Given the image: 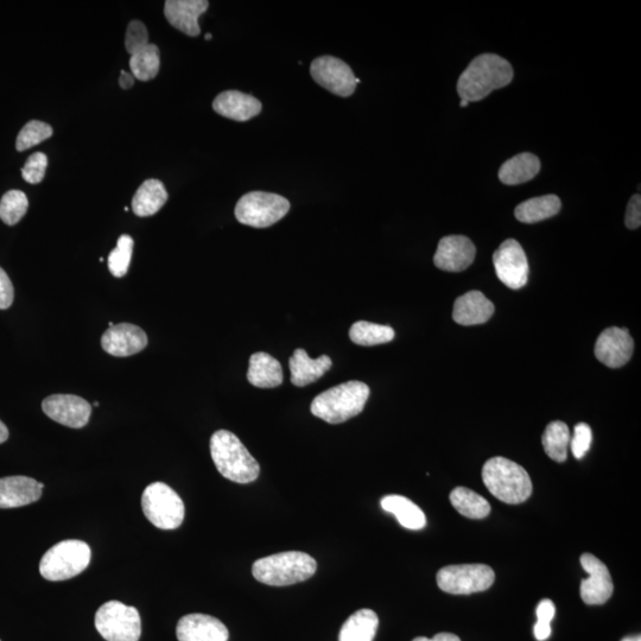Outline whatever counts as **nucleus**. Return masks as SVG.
Instances as JSON below:
<instances>
[{
	"label": "nucleus",
	"mask_w": 641,
	"mask_h": 641,
	"mask_svg": "<svg viewBox=\"0 0 641 641\" xmlns=\"http://www.w3.org/2000/svg\"><path fill=\"white\" fill-rule=\"evenodd\" d=\"M513 75L510 62L503 57L494 54L475 57L458 82L461 100L475 103L485 99L493 91L511 84Z\"/></svg>",
	"instance_id": "nucleus-1"
},
{
	"label": "nucleus",
	"mask_w": 641,
	"mask_h": 641,
	"mask_svg": "<svg viewBox=\"0 0 641 641\" xmlns=\"http://www.w3.org/2000/svg\"><path fill=\"white\" fill-rule=\"evenodd\" d=\"M211 454L222 477L237 484H250L258 479L259 463L231 431L219 430L213 434Z\"/></svg>",
	"instance_id": "nucleus-2"
},
{
	"label": "nucleus",
	"mask_w": 641,
	"mask_h": 641,
	"mask_svg": "<svg viewBox=\"0 0 641 641\" xmlns=\"http://www.w3.org/2000/svg\"><path fill=\"white\" fill-rule=\"evenodd\" d=\"M316 569V561L306 552L287 551L260 558L253 564L252 574L264 585L285 587L312 579Z\"/></svg>",
	"instance_id": "nucleus-3"
},
{
	"label": "nucleus",
	"mask_w": 641,
	"mask_h": 641,
	"mask_svg": "<svg viewBox=\"0 0 641 641\" xmlns=\"http://www.w3.org/2000/svg\"><path fill=\"white\" fill-rule=\"evenodd\" d=\"M370 393V387L365 383L353 380L315 397L310 411L329 424L344 423L363 412Z\"/></svg>",
	"instance_id": "nucleus-4"
},
{
	"label": "nucleus",
	"mask_w": 641,
	"mask_h": 641,
	"mask_svg": "<svg viewBox=\"0 0 641 641\" xmlns=\"http://www.w3.org/2000/svg\"><path fill=\"white\" fill-rule=\"evenodd\" d=\"M487 490L505 504L518 505L531 497L533 486L525 469L505 458L488 460L482 468Z\"/></svg>",
	"instance_id": "nucleus-5"
},
{
	"label": "nucleus",
	"mask_w": 641,
	"mask_h": 641,
	"mask_svg": "<svg viewBox=\"0 0 641 641\" xmlns=\"http://www.w3.org/2000/svg\"><path fill=\"white\" fill-rule=\"evenodd\" d=\"M92 551L90 545L76 539L62 541L50 548L42 557L40 573L48 581L73 579L90 566Z\"/></svg>",
	"instance_id": "nucleus-6"
},
{
	"label": "nucleus",
	"mask_w": 641,
	"mask_h": 641,
	"mask_svg": "<svg viewBox=\"0 0 641 641\" xmlns=\"http://www.w3.org/2000/svg\"><path fill=\"white\" fill-rule=\"evenodd\" d=\"M142 509L149 522L161 530L179 529L186 514L180 495L163 482L145 488Z\"/></svg>",
	"instance_id": "nucleus-7"
},
{
	"label": "nucleus",
	"mask_w": 641,
	"mask_h": 641,
	"mask_svg": "<svg viewBox=\"0 0 641 641\" xmlns=\"http://www.w3.org/2000/svg\"><path fill=\"white\" fill-rule=\"evenodd\" d=\"M95 628L106 641H138L142 634L141 615L135 607L109 601L95 614Z\"/></svg>",
	"instance_id": "nucleus-8"
},
{
	"label": "nucleus",
	"mask_w": 641,
	"mask_h": 641,
	"mask_svg": "<svg viewBox=\"0 0 641 641\" xmlns=\"http://www.w3.org/2000/svg\"><path fill=\"white\" fill-rule=\"evenodd\" d=\"M290 202L281 195L252 192L241 198L236 206V218L240 224L255 228L275 225L288 214Z\"/></svg>",
	"instance_id": "nucleus-9"
},
{
	"label": "nucleus",
	"mask_w": 641,
	"mask_h": 641,
	"mask_svg": "<svg viewBox=\"0 0 641 641\" xmlns=\"http://www.w3.org/2000/svg\"><path fill=\"white\" fill-rule=\"evenodd\" d=\"M495 580L491 567L485 564H462L442 568L436 576L437 586L443 592L454 595H469L485 592Z\"/></svg>",
	"instance_id": "nucleus-10"
},
{
	"label": "nucleus",
	"mask_w": 641,
	"mask_h": 641,
	"mask_svg": "<svg viewBox=\"0 0 641 641\" xmlns=\"http://www.w3.org/2000/svg\"><path fill=\"white\" fill-rule=\"evenodd\" d=\"M493 264L500 282L504 283L507 288L519 290L528 283V258L517 240H505L494 252Z\"/></svg>",
	"instance_id": "nucleus-11"
},
{
	"label": "nucleus",
	"mask_w": 641,
	"mask_h": 641,
	"mask_svg": "<svg viewBox=\"0 0 641 641\" xmlns=\"http://www.w3.org/2000/svg\"><path fill=\"white\" fill-rule=\"evenodd\" d=\"M310 74L317 84L342 98L351 97L360 82L346 62L333 56L317 57L310 67Z\"/></svg>",
	"instance_id": "nucleus-12"
},
{
	"label": "nucleus",
	"mask_w": 641,
	"mask_h": 641,
	"mask_svg": "<svg viewBox=\"0 0 641 641\" xmlns=\"http://www.w3.org/2000/svg\"><path fill=\"white\" fill-rule=\"evenodd\" d=\"M42 410L50 420L65 427H86L92 415V406L86 399L75 395H53L44 399Z\"/></svg>",
	"instance_id": "nucleus-13"
},
{
	"label": "nucleus",
	"mask_w": 641,
	"mask_h": 641,
	"mask_svg": "<svg viewBox=\"0 0 641 641\" xmlns=\"http://www.w3.org/2000/svg\"><path fill=\"white\" fill-rule=\"evenodd\" d=\"M582 568L589 576L581 582V598L586 605H604L612 598L613 581L606 564L592 554L581 556Z\"/></svg>",
	"instance_id": "nucleus-14"
},
{
	"label": "nucleus",
	"mask_w": 641,
	"mask_h": 641,
	"mask_svg": "<svg viewBox=\"0 0 641 641\" xmlns=\"http://www.w3.org/2000/svg\"><path fill=\"white\" fill-rule=\"evenodd\" d=\"M634 341L627 328L611 327L596 340L595 357L609 368L623 367L631 360Z\"/></svg>",
	"instance_id": "nucleus-15"
},
{
	"label": "nucleus",
	"mask_w": 641,
	"mask_h": 641,
	"mask_svg": "<svg viewBox=\"0 0 641 641\" xmlns=\"http://www.w3.org/2000/svg\"><path fill=\"white\" fill-rule=\"evenodd\" d=\"M101 346L113 357H131L148 346V336L142 328L131 323H119L106 330Z\"/></svg>",
	"instance_id": "nucleus-16"
},
{
	"label": "nucleus",
	"mask_w": 641,
	"mask_h": 641,
	"mask_svg": "<svg viewBox=\"0 0 641 641\" xmlns=\"http://www.w3.org/2000/svg\"><path fill=\"white\" fill-rule=\"evenodd\" d=\"M477 249L465 236H448L441 239L434 257L436 268L447 272H461L474 262Z\"/></svg>",
	"instance_id": "nucleus-17"
},
{
	"label": "nucleus",
	"mask_w": 641,
	"mask_h": 641,
	"mask_svg": "<svg viewBox=\"0 0 641 641\" xmlns=\"http://www.w3.org/2000/svg\"><path fill=\"white\" fill-rule=\"evenodd\" d=\"M179 641H228L230 633L217 618L206 614L184 615L176 627Z\"/></svg>",
	"instance_id": "nucleus-18"
},
{
	"label": "nucleus",
	"mask_w": 641,
	"mask_h": 641,
	"mask_svg": "<svg viewBox=\"0 0 641 641\" xmlns=\"http://www.w3.org/2000/svg\"><path fill=\"white\" fill-rule=\"evenodd\" d=\"M206 0H168L165 2L164 15L177 30L190 37L201 33L199 18L208 10Z\"/></svg>",
	"instance_id": "nucleus-19"
},
{
	"label": "nucleus",
	"mask_w": 641,
	"mask_h": 641,
	"mask_svg": "<svg viewBox=\"0 0 641 641\" xmlns=\"http://www.w3.org/2000/svg\"><path fill=\"white\" fill-rule=\"evenodd\" d=\"M44 485L33 478L8 477L0 479V509H17L36 503L42 497Z\"/></svg>",
	"instance_id": "nucleus-20"
},
{
	"label": "nucleus",
	"mask_w": 641,
	"mask_h": 641,
	"mask_svg": "<svg viewBox=\"0 0 641 641\" xmlns=\"http://www.w3.org/2000/svg\"><path fill=\"white\" fill-rule=\"evenodd\" d=\"M213 110L220 116L236 122H247L262 112V103L250 94L226 91L215 98Z\"/></svg>",
	"instance_id": "nucleus-21"
},
{
	"label": "nucleus",
	"mask_w": 641,
	"mask_h": 641,
	"mask_svg": "<svg viewBox=\"0 0 641 641\" xmlns=\"http://www.w3.org/2000/svg\"><path fill=\"white\" fill-rule=\"evenodd\" d=\"M494 310V304L481 291L473 290L455 301L453 319L461 326L482 325L491 319Z\"/></svg>",
	"instance_id": "nucleus-22"
},
{
	"label": "nucleus",
	"mask_w": 641,
	"mask_h": 641,
	"mask_svg": "<svg viewBox=\"0 0 641 641\" xmlns=\"http://www.w3.org/2000/svg\"><path fill=\"white\" fill-rule=\"evenodd\" d=\"M332 365V359L328 355L312 359L304 349H296L289 361L291 383L297 387L313 384L321 379L323 374L332 368Z\"/></svg>",
	"instance_id": "nucleus-23"
},
{
	"label": "nucleus",
	"mask_w": 641,
	"mask_h": 641,
	"mask_svg": "<svg viewBox=\"0 0 641 641\" xmlns=\"http://www.w3.org/2000/svg\"><path fill=\"white\" fill-rule=\"evenodd\" d=\"M282 365L270 354L259 352L250 359L247 380L259 389H274L283 383Z\"/></svg>",
	"instance_id": "nucleus-24"
},
{
	"label": "nucleus",
	"mask_w": 641,
	"mask_h": 641,
	"mask_svg": "<svg viewBox=\"0 0 641 641\" xmlns=\"http://www.w3.org/2000/svg\"><path fill=\"white\" fill-rule=\"evenodd\" d=\"M168 201V193L160 180L151 179L145 181L138 188L132 200V211L137 217H152Z\"/></svg>",
	"instance_id": "nucleus-25"
},
{
	"label": "nucleus",
	"mask_w": 641,
	"mask_h": 641,
	"mask_svg": "<svg viewBox=\"0 0 641 641\" xmlns=\"http://www.w3.org/2000/svg\"><path fill=\"white\" fill-rule=\"evenodd\" d=\"M380 505L384 511L392 513L405 529L418 531L427 525V518L420 507L402 495H387Z\"/></svg>",
	"instance_id": "nucleus-26"
},
{
	"label": "nucleus",
	"mask_w": 641,
	"mask_h": 641,
	"mask_svg": "<svg viewBox=\"0 0 641 641\" xmlns=\"http://www.w3.org/2000/svg\"><path fill=\"white\" fill-rule=\"evenodd\" d=\"M539 170H541V162L538 157L524 152L501 165L499 179L507 186H517L535 179Z\"/></svg>",
	"instance_id": "nucleus-27"
},
{
	"label": "nucleus",
	"mask_w": 641,
	"mask_h": 641,
	"mask_svg": "<svg viewBox=\"0 0 641 641\" xmlns=\"http://www.w3.org/2000/svg\"><path fill=\"white\" fill-rule=\"evenodd\" d=\"M379 618L372 609H360L342 625L339 641H373L378 631Z\"/></svg>",
	"instance_id": "nucleus-28"
},
{
	"label": "nucleus",
	"mask_w": 641,
	"mask_h": 641,
	"mask_svg": "<svg viewBox=\"0 0 641 641\" xmlns=\"http://www.w3.org/2000/svg\"><path fill=\"white\" fill-rule=\"evenodd\" d=\"M562 203L556 195L539 196L523 203L516 208L514 214L524 224H536L555 217L561 211Z\"/></svg>",
	"instance_id": "nucleus-29"
},
{
	"label": "nucleus",
	"mask_w": 641,
	"mask_h": 641,
	"mask_svg": "<svg viewBox=\"0 0 641 641\" xmlns=\"http://www.w3.org/2000/svg\"><path fill=\"white\" fill-rule=\"evenodd\" d=\"M449 498L454 509L469 519H484L491 513L488 501L466 487L455 488Z\"/></svg>",
	"instance_id": "nucleus-30"
},
{
	"label": "nucleus",
	"mask_w": 641,
	"mask_h": 641,
	"mask_svg": "<svg viewBox=\"0 0 641 641\" xmlns=\"http://www.w3.org/2000/svg\"><path fill=\"white\" fill-rule=\"evenodd\" d=\"M570 431L568 425L561 421L551 422L542 436L545 453L551 460L564 462L568 458L570 444Z\"/></svg>",
	"instance_id": "nucleus-31"
},
{
	"label": "nucleus",
	"mask_w": 641,
	"mask_h": 641,
	"mask_svg": "<svg viewBox=\"0 0 641 641\" xmlns=\"http://www.w3.org/2000/svg\"><path fill=\"white\" fill-rule=\"evenodd\" d=\"M349 338L359 346H377L395 339V330L377 323L359 321L349 329Z\"/></svg>",
	"instance_id": "nucleus-32"
},
{
	"label": "nucleus",
	"mask_w": 641,
	"mask_h": 641,
	"mask_svg": "<svg viewBox=\"0 0 641 641\" xmlns=\"http://www.w3.org/2000/svg\"><path fill=\"white\" fill-rule=\"evenodd\" d=\"M160 66V49L155 44H149L148 47L132 55L130 59L132 75L139 81L145 82L155 79L160 72Z\"/></svg>",
	"instance_id": "nucleus-33"
},
{
	"label": "nucleus",
	"mask_w": 641,
	"mask_h": 641,
	"mask_svg": "<svg viewBox=\"0 0 641 641\" xmlns=\"http://www.w3.org/2000/svg\"><path fill=\"white\" fill-rule=\"evenodd\" d=\"M28 208L27 195L21 190H10L0 200V219L6 225L15 226L27 214Z\"/></svg>",
	"instance_id": "nucleus-34"
},
{
	"label": "nucleus",
	"mask_w": 641,
	"mask_h": 641,
	"mask_svg": "<svg viewBox=\"0 0 641 641\" xmlns=\"http://www.w3.org/2000/svg\"><path fill=\"white\" fill-rule=\"evenodd\" d=\"M133 246H135V243H133L132 237L128 236V234H123L118 239L117 247L110 253L109 257V270L114 277L122 278L128 274Z\"/></svg>",
	"instance_id": "nucleus-35"
},
{
	"label": "nucleus",
	"mask_w": 641,
	"mask_h": 641,
	"mask_svg": "<svg viewBox=\"0 0 641 641\" xmlns=\"http://www.w3.org/2000/svg\"><path fill=\"white\" fill-rule=\"evenodd\" d=\"M53 133V128L49 124L38 122V120H31V122L25 125L21 132H19L16 149L18 151H24L36 147V145L52 137Z\"/></svg>",
	"instance_id": "nucleus-36"
},
{
	"label": "nucleus",
	"mask_w": 641,
	"mask_h": 641,
	"mask_svg": "<svg viewBox=\"0 0 641 641\" xmlns=\"http://www.w3.org/2000/svg\"><path fill=\"white\" fill-rule=\"evenodd\" d=\"M556 608L554 602L549 599L542 600L536 609L537 623L533 627V633L538 641H545L551 636V621L554 620Z\"/></svg>",
	"instance_id": "nucleus-37"
},
{
	"label": "nucleus",
	"mask_w": 641,
	"mask_h": 641,
	"mask_svg": "<svg viewBox=\"0 0 641 641\" xmlns=\"http://www.w3.org/2000/svg\"><path fill=\"white\" fill-rule=\"evenodd\" d=\"M148 29L141 21H132L126 31L125 48L132 56L149 46Z\"/></svg>",
	"instance_id": "nucleus-38"
},
{
	"label": "nucleus",
	"mask_w": 641,
	"mask_h": 641,
	"mask_svg": "<svg viewBox=\"0 0 641 641\" xmlns=\"http://www.w3.org/2000/svg\"><path fill=\"white\" fill-rule=\"evenodd\" d=\"M593 433L589 425L586 423H579L575 425L574 436L570 439L571 452L575 459L581 460L585 458L590 446H592Z\"/></svg>",
	"instance_id": "nucleus-39"
},
{
	"label": "nucleus",
	"mask_w": 641,
	"mask_h": 641,
	"mask_svg": "<svg viewBox=\"0 0 641 641\" xmlns=\"http://www.w3.org/2000/svg\"><path fill=\"white\" fill-rule=\"evenodd\" d=\"M48 167V158L42 152H36L28 158L22 169L24 181L30 184H37L43 181Z\"/></svg>",
	"instance_id": "nucleus-40"
},
{
	"label": "nucleus",
	"mask_w": 641,
	"mask_h": 641,
	"mask_svg": "<svg viewBox=\"0 0 641 641\" xmlns=\"http://www.w3.org/2000/svg\"><path fill=\"white\" fill-rule=\"evenodd\" d=\"M15 290L11 279L6 272L0 268V309H8L14 303Z\"/></svg>",
	"instance_id": "nucleus-41"
},
{
	"label": "nucleus",
	"mask_w": 641,
	"mask_h": 641,
	"mask_svg": "<svg viewBox=\"0 0 641 641\" xmlns=\"http://www.w3.org/2000/svg\"><path fill=\"white\" fill-rule=\"evenodd\" d=\"M625 224L630 230H637L641 225V199L640 195H634L628 202Z\"/></svg>",
	"instance_id": "nucleus-42"
},
{
	"label": "nucleus",
	"mask_w": 641,
	"mask_h": 641,
	"mask_svg": "<svg viewBox=\"0 0 641 641\" xmlns=\"http://www.w3.org/2000/svg\"><path fill=\"white\" fill-rule=\"evenodd\" d=\"M412 641H461V639L452 633H439V634H436V636L431 639L427 637H418Z\"/></svg>",
	"instance_id": "nucleus-43"
},
{
	"label": "nucleus",
	"mask_w": 641,
	"mask_h": 641,
	"mask_svg": "<svg viewBox=\"0 0 641 641\" xmlns=\"http://www.w3.org/2000/svg\"><path fill=\"white\" fill-rule=\"evenodd\" d=\"M135 84V76L132 73L122 71L119 78V85L123 90H130V88Z\"/></svg>",
	"instance_id": "nucleus-44"
},
{
	"label": "nucleus",
	"mask_w": 641,
	"mask_h": 641,
	"mask_svg": "<svg viewBox=\"0 0 641 641\" xmlns=\"http://www.w3.org/2000/svg\"><path fill=\"white\" fill-rule=\"evenodd\" d=\"M9 439V429L6 428V425L0 421V444L8 441Z\"/></svg>",
	"instance_id": "nucleus-45"
},
{
	"label": "nucleus",
	"mask_w": 641,
	"mask_h": 641,
	"mask_svg": "<svg viewBox=\"0 0 641 641\" xmlns=\"http://www.w3.org/2000/svg\"><path fill=\"white\" fill-rule=\"evenodd\" d=\"M621 641H641L640 636L626 637Z\"/></svg>",
	"instance_id": "nucleus-46"
},
{
	"label": "nucleus",
	"mask_w": 641,
	"mask_h": 641,
	"mask_svg": "<svg viewBox=\"0 0 641 641\" xmlns=\"http://www.w3.org/2000/svg\"><path fill=\"white\" fill-rule=\"evenodd\" d=\"M469 105L468 101L466 100H461L460 106L461 107H467Z\"/></svg>",
	"instance_id": "nucleus-47"
},
{
	"label": "nucleus",
	"mask_w": 641,
	"mask_h": 641,
	"mask_svg": "<svg viewBox=\"0 0 641 641\" xmlns=\"http://www.w3.org/2000/svg\"><path fill=\"white\" fill-rule=\"evenodd\" d=\"M212 37H213V36H212L211 34H207V35L205 36L206 40H208V41H209V40H212Z\"/></svg>",
	"instance_id": "nucleus-48"
},
{
	"label": "nucleus",
	"mask_w": 641,
	"mask_h": 641,
	"mask_svg": "<svg viewBox=\"0 0 641 641\" xmlns=\"http://www.w3.org/2000/svg\"><path fill=\"white\" fill-rule=\"evenodd\" d=\"M93 405H94V406H99V403H98V402H94V404H93Z\"/></svg>",
	"instance_id": "nucleus-49"
},
{
	"label": "nucleus",
	"mask_w": 641,
	"mask_h": 641,
	"mask_svg": "<svg viewBox=\"0 0 641 641\" xmlns=\"http://www.w3.org/2000/svg\"><path fill=\"white\" fill-rule=\"evenodd\" d=\"M0 641H2V640H0Z\"/></svg>",
	"instance_id": "nucleus-50"
}]
</instances>
